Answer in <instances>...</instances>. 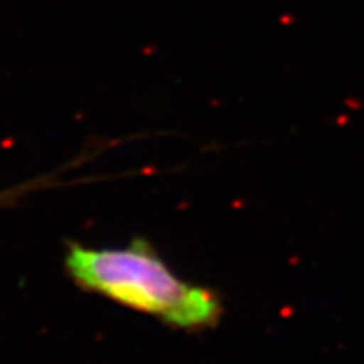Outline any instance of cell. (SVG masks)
<instances>
[{
    "mask_svg": "<svg viewBox=\"0 0 364 364\" xmlns=\"http://www.w3.org/2000/svg\"><path fill=\"white\" fill-rule=\"evenodd\" d=\"M65 268L80 289L157 318L172 329H213L225 314L218 292L176 275L142 238L124 248H90L70 241Z\"/></svg>",
    "mask_w": 364,
    "mask_h": 364,
    "instance_id": "1",
    "label": "cell"
},
{
    "mask_svg": "<svg viewBox=\"0 0 364 364\" xmlns=\"http://www.w3.org/2000/svg\"><path fill=\"white\" fill-rule=\"evenodd\" d=\"M70 169H73V164H68V166L63 167V169L51 172V174L36 177V179L26 181L22 182V184L14 186V188L0 191V208L12 206V204L21 201V199H24L26 196H29L31 193H36V191L39 189H48V188H53V186H66V181H61V176Z\"/></svg>",
    "mask_w": 364,
    "mask_h": 364,
    "instance_id": "2",
    "label": "cell"
}]
</instances>
